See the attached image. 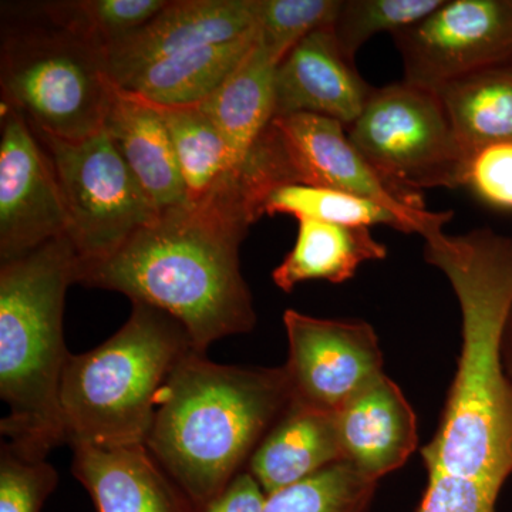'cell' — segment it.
Segmentation results:
<instances>
[{
    "label": "cell",
    "mask_w": 512,
    "mask_h": 512,
    "mask_svg": "<svg viewBox=\"0 0 512 512\" xmlns=\"http://www.w3.org/2000/svg\"><path fill=\"white\" fill-rule=\"evenodd\" d=\"M424 259L446 276L461 311V353L439 429L421 448L427 473L501 493L512 476V394L501 338L512 306V237L490 228L433 232Z\"/></svg>",
    "instance_id": "obj_1"
},
{
    "label": "cell",
    "mask_w": 512,
    "mask_h": 512,
    "mask_svg": "<svg viewBox=\"0 0 512 512\" xmlns=\"http://www.w3.org/2000/svg\"><path fill=\"white\" fill-rule=\"evenodd\" d=\"M254 218L224 192L161 212L107 261L77 272V284L123 293L177 319L197 352L251 332L256 312L241 274L239 245Z\"/></svg>",
    "instance_id": "obj_2"
},
{
    "label": "cell",
    "mask_w": 512,
    "mask_h": 512,
    "mask_svg": "<svg viewBox=\"0 0 512 512\" xmlns=\"http://www.w3.org/2000/svg\"><path fill=\"white\" fill-rule=\"evenodd\" d=\"M285 367H241L191 352L158 392L146 446L202 511L244 464L288 404Z\"/></svg>",
    "instance_id": "obj_3"
},
{
    "label": "cell",
    "mask_w": 512,
    "mask_h": 512,
    "mask_svg": "<svg viewBox=\"0 0 512 512\" xmlns=\"http://www.w3.org/2000/svg\"><path fill=\"white\" fill-rule=\"evenodd\" d=\"M79 265L67 235L0 265V397L9 407L0 433L29 460H46L67 443L60 407L70 356L63 312Z\"/></svg>",
    "instance_id": "obj_4"
},
{
    "label": "cell",
    "mask_w": 512,
    "mask_h": 512,
    "mask_svg": "<svg viewBox=\"0 0 512 512\" xmlns=\"http://www.w3.org/2000/svg\"><path fill=\"white\" fill-rule=\"evenodd\" d=\"M194 350L177 319L133 302L119 332L90 352L70 353L67 359L60 386L67 443L146 446L158 392Z\"/></svg>",
    "instance_id": "obj_5"
},
{
    "label": "cell",
    "mask_w": 512,
    "mask_h": 512,
    "mask_svg": "<svg viewBox=\"0 0 512 512\" xmlns=\"http://www.w3.org/2000/svg\"><path fill=\"white\" fill-rule=\"evenodd\" d=\"M0 86L30 126L73 141L99 133L111 96L103 55L46 20L3 35Z\"/></svg>",
    "instance_id": "obj_6"
},
{
    "label": "cell",
    "mask_w": 512,
    "mask_h": 512,
    "mask_svg": "<svg viewBox=\"0 0 512 512\" xmlns=\"http://www.w3.org/2000/svg\"><path fill=\"white\" fill-rule=\"evenodd\" d=\"M346 133L387 187L417 210L423 191L461 188L467 156L433 90L409 82L373 87Z\"/></svg>",
    "instance_id": "obj_7"
},
{
    "label": "cell",
    "mask_w": 512,
    "mask_h": 512,
    "mask_svg": "<svg viewBox=\"0 0 512 512\" xmlns=\"http://www.w3.org/2000/svg\"><path fill=\"white\" fill-rule=\"evenodd\" d=\"M33 131L55 170L79 269L107 261L160 218L104 128L76 141Z\"/></svg>",
    "instance_id": "obj_8"
},
{
    "label": "cell",
    "mask_w": 512,
    "mask_h": 512,
    "mask_svg": "<svg viewBox=\"0 0 512 512\" xmlns=\"http://www.w3.org/2000/svg\"><path fill=\"white\" fill-rule=\"evenodd\" d=\"M258 146L275 188L306 184L359 195L396 212L423 238L453 218V211L417 210L387 187L339 121L308 113L274 117Z\"/></svg>",
    "instance_id": "obj_9"
},
{
    "label": "cell",
    "mask_w": 512,
    "mask_h": 512,
    "mask_svg": "<svg viewBox=\"0 0 512 512\" xmlns=\"http://www.w3.org/2000/svg\"><path fill=\"white\" fill-rule=\"evenodd\" d=\"M392 37L404 82L437 92L468 74L512 62V0H443Z\"/></svg>",
    "instance_id": "obj_10"
},
{
    "label": "cell",
    "mask_w": 512,
    "mask_h": 512,
    "mask_svg": "<svg viewBox=\"0 0 512 512\" xmlns=\"http://www.w3.org/2000/svg\"><path fill=\"white\" fill-rule=\"evenodd\" d=\"M284 325L293 403L338 413L384 373L379 338L363 320L319 319L288 309Z\"/></svg>",
    "instance_id": "obj_11"
},
{
    "label": "cell",
    "mask_w": 512,
    "mask_h": 512,
    "mask_svg": "<svg viewBox=\"0 0 512 512\" xmlns=\"http://www.w3.org/2000/svg\"><path fill=\"white\" fill-rule=\"evenodd\" d=\"M67 234V214L50 158L22 111L2 103L0 262Z\"/></svg>",
    "instance_id": "obj_12"
},
{
    "label": "cell",
    "mask_w": 512,
    "mask_h": 512,
    "mask_svg": "<svg viewBox=\"0 0 512 512\" xmlns=\"http://www.w3.org/2000/svg\"><path fill=\"white\" fill-rule=\"evenodd\" d=\"M258 0H177L104 53V67L119 84L147 64L205 46L256 35Z\"/></svg>",
    "instance_id": "obj_13"
},
{
    "label": "cell",
    "mask_w": 512,
    "mask_h": 512,
    "mask_svg": "<svg viewBox=\"0 0 512 512\" xmlns=\"http://www.w3.org/2000/svg\"><path fill=\"white\" fill-rule=\"evenodd\" d=\"M372 90L326 26L303 37L276 67L275 117L316 114L349 127Z\"/></svg>",
    "instance_id": "obj_14"
},
{
    "label": "cell",
    "mask_w": 512,
    "mask_h": 512,
    "mask_svg": "<svg viewBox=\"0 0 512 512\" xmlns=\"http://www.w3.org/2000/svg\"><path fill=\"white\" fill-rule=\"evenodd\" d=\"M72 448L73 476L96 512H201L144 444Z\"/></svg>",
    "instance_id": "obj_15"
},
{
    "label": "cell",
    "mask_w": 512,
    "mask_h": 512,
    "mask_svg": "<svg viewBox=\"0 0 512 512\" xmlns=\"http://www.w3.org/2000/svg\"><path fill=\"white\" fill-rule=\"evenodd\" d=\"M336 421L345 461L376 481L403 467L419 444L412 404L384 373L355 394Z\"/></svg>",
    "instance_id": "obj_16"
},
{
    "label": "cell",
    "mask_w": 512,
    "mask_h": 512,
    "mask_svg": "<svg viewBox=\"0 0 512 512\" xmlns=\"http://www.w3.org/2000/svg\"><path fill=\"white\" fill-rule=\"evenodd\" d=\"M103 128L158 211L188 204L173 141L156 104L111 82Z\"/></svg>",
    "instance_id": "obj_17"
},
{
    "label": "cell",
    "mask_w": 512,
    "mask_h": 512,
    "mask_svg": "<svg viewBox=\"0 0 512 512\" xmlns=\"http://www.w3.org/2000/svg\"><path fill=\"white\" fill-rule=\"evenodd\" d=\"M345 461L336 413L289 403L249 458L248 471L266 495Z\"/></svg>",
    "instance_id": "obj_18"
},
{
    "label": "cell",
    "mask_w": 512,
    "mask_h": 512,
    "mask_svg": "<svg viewBox=\"0 0 512 512\" xmlns=\"http://www.w3.org/2000/svg\"><path fill=\"white\" fill-rule=\"evenodd\" d=\"M298 221L292 251L272 272V281L281 291L292 292L308 281L343 284L365 262L386 259V245L373 237L370 228Z\"/></svg>",
    "instance_id": "obj_19"
},
{
    "label": "cell",
    "mask_w": 512,
    "mask_h": 512,
    "mask_svg": "<svg viewBox=\"0 0 512 512\" xmlns=\"http://www.w3.org/2000/svg\"><path fill=\"white\" fill-rule=\"evenodd\" d=\"M255 42L256 35L157 60L117 86L158 106L201 103L237 69Z\"/></svg>",
    "instance_id": "obj_20"
},
{
    "label": "cell",
    "mask_w": 512,
    "mask_h": 512,
    "mask_svg": "<svg viewBox=\"0 0 512 512\" xmlns=\"http://www.w3.org/2000/svg\"><path fill=\"white\" fill-rule=\"evenodd\" d=\"M278 63L255 46L224 83L197 103L225 138L241 165L275 117Z\"/></svg>",
    "instance_id": "obj_21"
},
{
    "label": "cell",
    "mask_w": 512,
    "mask_h": 512,
    "mask_svg": "<svg viewBox=\"0 0 512 512\" xmlns=\"http://www.w3.org/2000/svg\"><path fill=\"white\" fill-rule=\"evenodd\" d=\"M436 93L467 157L512 141V62L468 74Z\"/></svg>",
    "instance_id": "obj_22"
},
{
    "label": "cell",
    "mask_w": 512,
    "mask_h": 512,
    "mask_svg": "<svg viewBox=\"0 0 512 512\" xmlns=\"http://www.w3.org/2000/svg\"><path fill=\"white\" fill-rule=\"evenodd\" d=\"M156 104V103H154ZM173 141L188 202L201 201L241 165L210 117L198 107L158 106Z\"/></svg>",
    "instance_id": "obj_23"
},
{
    "label": "cell",
    "mask_w": 512,
    "mask_h": 512,
    "mask_svg": "<svg viewBox=\"0 0 512 512\" xmlns=\"http://www.w3.org/2000/svg\"><path fill=\"white\" fill-rule=\"evenodd\" d=\"M168 0H64L37 6L46 22L104 53L151 22Z\"/></svg>",
    "instance_id": "obj_24"
},
{
    "label": "cell",
    "mask_w": 512,
    "mask_h": 512,
    "mask_svg": "<svg viewBox=\"0 0 512 512\" xmlns=\"http://www.w3.org/2000/svg\"><path fill=\"white\" fill-rule=\"evenodd\" d=\"M276 214L346 227L387 225L404 234H414L412 227L400 215L375 201L313 185L285 184L274 188L262 204L261 215L272 217Z\"/></svg>",
    "instance_id": "obj_25"
},
{
    "label": "cell",
    "mask_w": 512,
    "mask_h": 512,
    "mask_svg": "<svg viewBox=\"0 0 512 512\" xmlns=\"http://www.w3.org/2000/svg\"><path fill=\"white\" fill-rule=\"evenodd\" d=\"M379 481L339 461L315 476L266 495L264 512H367Z\"/></svg>",
    "instance_id": "obj_26"
},
{
    "label": "cell",
    "mask_w": 512,
    "mask_h": 512,
    "mask_svg": "<svg viewBox=\"0 0 512 512\" xmlns=\"http://www.w3.org/2000/svg\"><path fill=\"white\" fill-rule=\"evenodd\" d=\"M443 0H340L332 30L340 49L352 62L372 37L416 25Z\"/></svg>",
    "instance_id": "obj_27"
},
{
    "label": "cell",
    "mask_w": 512,
    "mask_h": 512,
    "mask_svg": "<svg viewBox=\"0 0 512 512\" xmlns=\"http://www.w3.org/2000/svg\"><path fill=\"white\" fill-rule=\"evenodd\" d=\"M340 0H258L256 47L275 63L320 28L332 26Z\"/></svg>",
    "instance_id": "obj_28"
},
{
    "label": "cell",
    "mask_w": 512,
    "mask_h": 512,
    "mask_svg": "<svg viewBox=\"0 0 512 512\" xmlns=\"http://www.w3.org/2000/svg\"><path fill=\"white\" fill-rule=\"evenodd\" d=\"M59 476L46 460H29L8 441L0 446V512H40Z\"/></svg>",
    "instance_id": "obj_29"
},
{
    "label": "cell",
    "mask_w": 512,
    "mask_h": 512,
    "mask_svg": "<svg viewBox=\"0 0 512 512\" xmlns=\"http://www.w3.org/2000/svg\"><path fill=\"white\" fill-rule=\"evenodd\" d=\"M461 187L495 210L512 212V141L468 154Z\"/></svg>",
    "instance_id": "obj_30"
},
{
    "label": "cell",
    "mask_w": 512,
    "mask_h": 512,
    "mask_svg": "<svg viewBox=\"0 0 512 512\" xmlns=\"http://www.w3.org/2000/svg\"><path fill=\"white\" fill-rule=\"evenodd\" d=\"M417 512H495L498 495L487 485L444 473H427Z\"/></svg>",
    "instance_id": "obj_31"
},
{
    "label": "cell",
    "mask_w": 512,
    "mask_h": 512,
    "mask_svg": "<svg viewBox=\"0 0 512 512\" xmlns=\"http://www.w3.org/2000/svg\"><path fill=\"white\" fill-rule=\"evenodd\" d=\"M266 494L249 471H242L224 493L201 512H264Z\"/></svg>",
    "instance_id": "obj_32"
},
{
    "label": "cell",
    "mask_w": 512,
    "mask_h": 512,
    "mask_svg": "<svg viewBox=\"0 0 512 512\" xmlns=\"http://www.w3.org/2000/svg\"><path fill=\"white\" fill-rule=\"evenodd\" d=\"M500 355L504 377L512 394V306L507 322H505L503 338H501Z\"/></svg>",
    "instance_id": "obj_33"
}]
</instances>
